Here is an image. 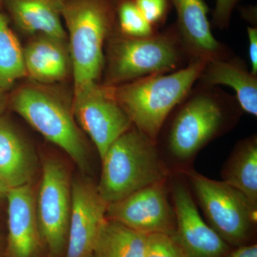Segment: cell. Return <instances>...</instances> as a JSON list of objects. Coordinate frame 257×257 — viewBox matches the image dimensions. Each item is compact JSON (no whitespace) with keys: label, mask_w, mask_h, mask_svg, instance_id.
Instances as JSON below:
<instances>
[{"label":"cell","mask_w":257,"mask_h":257,"mask_svg":"<svg viewBox=\"0 0 257 257\" xmlns=\"http://www.w3.org/2000/svg\"><path fill=\"white\" fill-rule=\"evenodd\" d=\"M241 110L234 95L197 82L170 114L166 145L177 160L192 158L220 135Z\"/></svg>","instance_id":"cell-1"},{"label":"cell","mask_w":257,"mask_h":257,"mask_svg":"<svg viewBox=\"0 0 257 257\" xmlns=\"http://www.w3.org/2000/svg\"><path fill=\"white\" fill-rule=\"evenodd\" d=\"M204 64L192 62L175 72L107 87L134 126L157 143L166 120L197 83Z\"/></svg>","instance_id":"cell-2"},{"label":"cell","mask_w":257,"mask_h":257,"mask_svg":"<svg viewBox=\"0 0 257 257\" xmlns=\"http://www.w3.org/2000/svg\"><path fill=\"white\" fill-rule=\"evenodd\" d=\"M175 25L150 36L120 33L108 45L104 85L117 86L155 74L170 73L190 63Z\"/></svg>","instance_id":"cell-3"},{"label":"cell","mask_w":257,"mask_h":257,"mask_svg":"<svg viewBox=\"0 0 257 257\" xmlns=\"http://www.w3.org/2000/svg\"><path fill=\"white\" fill-rule=\"evenodd\" d=\"M101 160L102 170L97 189L107 204L165 182L167 177L157 143L134 125L111 144Z\"/></svg>","instance_id":"cell-4"},{"label":"cell","mask_w":257,"mask_h":257,"mask_svg":"<svg viewBox=\"0 0 257 257\" xmlns=\"http://www.w3.org/2000/svg\"><path fill=\"white\" fill-rule=\"evenodd\" d=\"M111 0L61 1L69 37L74 89L99 82L105 66L104 43L114 23Z\"/></svg>","instance_id":"cell-5"},{"label":"cell","mask_w":257,"mask_h":257,"mask_svg":"<svg viewBox=\"0 0 257 257\" xmlns=\"http://www.w3.org/2000/svg\"><path fill=\"white\" fill-rule=\"evenodd\" d=\"M9 105L52 144L62 149L79 168L88 165L87 145L72 109L45 88L25 85L10 96Z\"/></svg>","instance_id":"cell-6"},{"label":"cell","mask_w":257,"mask_h":257,"mask_svg":"<svg viewBox=\"0 0 257 257\" xmlns=\"http://www.w3.org/2000/svg\"><path fill=\"white\" fill-rule=\"evenodd\" d=\"M194 192L209 226L228 244H244L253 224L256 209L237 189L191 171Z\"/></svg>","instance_id":"cell-7"},{"label":"cell","mask_w":257,"mask_h":257,"mask_svg":"<svg viewBox=\"0 0 257 257\" xmlns=\"http://www.w3.org/2000/svg\"><path fill=\"white\" fill-rule=\"evenodd\" d=\"M71 207L72 184L68 172L60 161L47 159L42 165L36 210L42 241L51 257L65 253Z\"/></svg>","instance_id":"cell-8"},{"label":"cell","mask_w":257,"mask_h":257,"mask_svg":"<svg viewBox=\"0 0 257 257\" xmlns=\"http://www.w3.org/2000/svg\"><path fill=\"white\" fill-rule=\"evenodd\" d=\"M74 119L94 143L100 159L115 140L133 126L107 86L92 82L74 89Z\"/></svg>","instance_id":"cell-9"},{"label":"cell","mask_w":257,"mask_h":257,"mask_svg":"<svg viewBox=\"0 0 257 257\" xmlns=\"http://www.w3.org/2000/svg\"><path fill=\"white\" fill-rule=\"evenodd\" d=\"M106 218L145 234H175L176 216L164 182L152 184L118 202L108 204Z\"/></svg>","instance_id":"cell-10"},{"label":"cell","mask_w":257,"mask_h":257,"mask_svg":"<svg viewBox=\"0 0 257 257\" xmlns=\"http://www.w3.org/2000/svg\"><path fill=\"white\" fill-rule=\"evenodd\" d=\"M108 204L88 179L72 184V207L65 257H93L94 245L106 219Z\"/></svg>","instance_id":"cell-11"},{"label":"cell","mask_w":257,"mask_h":257,"mask_svg":"<svg viewBox=\"0 0 257 257\" xmlns=\"http://www.w3.org/2000/svg\"><path fill=\"white\" fill-rule=\"evenodd\" d=\"M176 231L174 236L187 257H222L229 244L205 222L188 189L182 184L173 189Z\"/></svg>","instance_id":"cell-12"},{"label":"cell","mask_w":257,"mask_h":257,"mask_svg":"<svg viewBox=\"0 0 257 257\" xmlns=\"http://www.w3.org/2000/svg\"><path fill=\"white\" fill-rule=\"evenodd\" d=\"M169 1L176 10V28L191 62L207 63L234 55L213 35L208 19L209 9L204 0Z\"/></svg>","instance_id":"cell-13"},{"label":"cell","mask_w":257,"mask_h":257,"mask_svg":"<svg viewBox=\"0 0 257 257\" xmlns=\"http://www.w3.org/2000/svg\"><path fill=\"white\" fill-rule=\"evenodd\" d=\"M8 200V257H35L42 242L36 197L30 184L10 189Z\"/></svg>","instance_id":"cell-14"},{"label":"cell","mask_w":257,"mask_h":257,"mask_svg":"<svg viewBox=\"0 0 257 257\" xmlns=\"http://www.w3.org/2000/svg\"><path fill=\"white\" fill-rule=\"evenodd\" d=\"M209 86L231 87L241 110L257 116V75L244 61L233 55L204 64L197 82Z\"/></svg>","instance_id":"cell-15"},{"label":"cell","mask_w":257,"mask_h":257,"mask_svg":"<svg viewBox=\"0 0 257 257\" xmlns=\"http://www.w3.org/2000/svg\"><path fill=\"white\" fill-rule=\"evenodd\" d=\"M35 160L28 145L3 116L0 117V180L9 189L30 183Z\"/></svg>","instance_id":"cell-16"},{"label":"cell","mask_w":257,"mask_h":257,"mask_svg":"<svg viewBox=\"0 0 257 257\" xmlns=\"http://www.w3.org/2000/svg\"><path fill=\"white\" fill-rule=\"evenodd\" d=\"M63 40L37 35L23 49L27 76L41 82L61 80L68 72L69 59Z\"/></svg>","instance_id":"cell-17"},{"label":"cell","mask_w":257,"mask_h":257,"mask_svg":"<svg viewBox=\"0 0 257 257\" xmlns=\"http://www.w3.org/2000/svg\"><path fill=\"white\" fill-rule=\"evenodd\" d=\"M17 25L24 32L67 38L61 20V0H5Z\"/></svg>","instance_id":"cell-18"},{"label":"cell","mask_w":257,"mask_h":257,"mask_svg":"<svg viewBox=\"0 0 257 257\" xmlns=\"http://www.w3.org/2000/svg\"><path fill=\"white\" fill-rule=\"evenodd\" d=\"M223 182L239 190L254 209L257 208V138L243 139L237 144L226 163Z\"/></svg>","instance_id":"cell-19"},{"label":"cell","mask_w":257,"mask_h":257,"mask_svg":"<svg viewBox=\"0 0 257 257\" xmlns=\"http://www.w3.org/2000/svg\"><path fill=\"white\" fill-rule=\"evenodd\" d=\"M147 235L107 219L101 226L93 257H145Z\"/></svg>","instance_id":"cell-20"},{"label":"cell","mask_w":257,"mask_h":257,"mask_svg":"<svg viewBox=\"0 0 257 257\" xmlns=\"http://www.w3.org/2000/svg\"><path fill=\"white\" fill-rule=\"evenodd\" d=\"M27 77L23 49L0 12V90L8 92L19 79Z\"/></svg>","instance_id":"cell-21"},{"label":"cell","mask_w":257,"mask_h":257,"mask_svg":"<svg viewBox=\"0 0 257 257\" xmlns=\"http://www.w3.org/2000/svg\"><path fill=\"white\" fill-rule=\"evenodd\" d=\"M117 3L120 33L127 37H143L157 32L143 16L133 0H121Z\"/></svg>","instance_id":"cell-22"},{"label":"cell","mask_w":257,"mask_h":257,"mask_svg":"<svg viewBox=\"0 0 257 257\" xmlns=\"http://www.w3.org/2000/svg\"><path fill=\"white\" fill-rule=\"evenodd\" d=\"M145 257H187L174 235L154 233L147 235Z\"/></svg>","instance_id":"cell-23"},{"label":"cell","mask_w":257,"mask_h":257,"mask_svg":"<svg viewBox=\"0 0 257 257\" xmlns=\"http://www.w3.org/2000/svg\"><path fill=\"white\" fill-rule=\"evenodd\" d=\"M142 14L154 28L165 23L170 10L169 0H133Z\"/></svg>","instance_id":"cell-24"},{"label":"cell","mask_w":257,"mask_h":257,"mask_svg":"<svg viewBox=\"0 0 257 257\" xmlns=\"http://www.w3.org/2000/svg\"><path fill=\"white\" fill-rule=\"evenodd\" d=\"M239 0H216L212 14V24L216 28L224 30L229 27L231 15Z\"/></svg>","instance_id":"cell-25"},{"label":"cell","mask_w":257,"mask_h":257,"mask_svg":"<svg viewBox=\"0 0 257 257\" xmlns=\"http://www.w3.org/2000/svg\"><path fill=\"white\" fill-rule=\"evenodd\" d=\"M248 40V57H249L250 70L257 75V28L249 26L246 29Z\"/></svg>","instance_id":"cell-26"},{"label":"cell","mask_w":257,"mask_h":257,"mask_svg":"<svg viewBox=\"0 0 257 257\" xmlns=\"http://www.w3.org/2000/svg\"><path fill=\"white\" fill-rule=\"evenodd\" d=\"M222 257H257V245L242 244L232 251H229Z\"/></svg>","instance_id":"cell-27"},{"label":"cell","mask_w":257,"mask_h":257,"mask_svg":"<svg viewBox=\"0 0 257 257\" xmlns=\"http://www.w3.org/2000/svg\"><path fill=\"white\" fill-rule=\"evenodd\" d=\"M243 18L251 23L252 26L256 27V7L250 6L242 8L241 11Z\"/></svg>","instance_id":"cell-28"},{"label":"cell","mask_w":257,"mask_h":257,"mask_svg":"<svg viewBox=\"0 0 257 257\" xmlns=\"http://www.w3.org/2000/svg\"><path fill=\"white\" fill-rule=\"evenodd\" d=\"M10 96H8L7 92L0 90V117L3 116V113L9 106Z\"/></svg>","instance_id":"cell-29"},{"label":"cell","mask_w":257,"mask_h":257,"mask_svg":"<svg viewBox=\"0 0 257 257\" xmlns=\"http://www.w3.org/2000/svg\"><path fill=\"white\" fill-rule=\"evenodd\" d=\"M9 188L1 180H0V200L6 198Z\"/></svg>","instance_id":"cell-30"},{"label":"cell","mask_w":257,"mask_h":257,"mask_svg":"<svg viewBox=\"0 0 257 257\" xmlns=\"http://www.w3.org/2000/svg\"><path fill=\"white\" fill-rule=\"evenodd\" d=\"M3 242H2V240L0 239V256H1L2 252H3Z\"/></svg>","instance_id":"cell-31"},{"label":"cell","mask_w":257,"mask_h":257,"mask_svg":"<svg viewBox=\"0 0 257 257\" xmlns=\"http://www.w3.org/2000/svg\"><path fill=\"white\" fill-rule=\"evenodd\" d=\"M111 1L115 2V3H119V1H121V0H111Z\"/></svg>","instance_id":"cell-32"},{"label":"cell","mask_w":257,"mask_h":257,"mask_svg":"<svg viewBox=\"0 0 257 257\" xmlns=\"http://www.w3.org/2000/svg\"><path fill=\"white\" fill-rule=\"evenodd\" d=\"M0 1H1V0H0Z\"/></svg>","instance_id":"cell-33"}]
</instances>
